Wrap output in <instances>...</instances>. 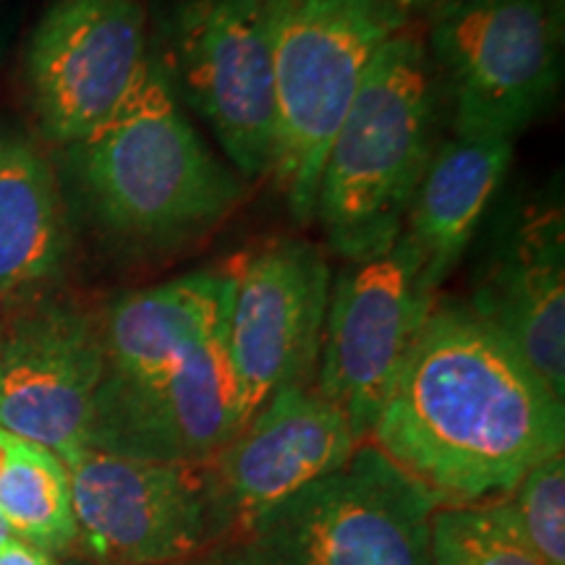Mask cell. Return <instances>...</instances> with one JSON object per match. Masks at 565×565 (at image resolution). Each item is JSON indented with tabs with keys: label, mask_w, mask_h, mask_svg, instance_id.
Listing matches in <instances>:
<instances>
[{
	"label": "cell",
	"mask_w": 565,
	"mask_h": 565,
	"mask_svg": "<svg viewBox=\"0 0 565 565\" xmlns=\"http://www.w3.org/2000/svg\"><path fill=\"white\" fill-rule=\"evenodd\" d=\"M150 55L242 179H270L273 55L259 0H152Z\"/></svg>",
	"instance_id": "5b68a950"
},
{
	"label": "cell",
	"mask_w": 565,
	"mask_h": 565,
	"mask_svg": "<svg viewBox=\"0 0 565 565\" xmlns=\"http://www.w3.org/2000/svg\"><path fill=\"white\" fill-rule=\"evenodd\" d=\"M561 207L532 212L471 299L529 370L565 401V257Z\"/></svg>",
	"instance_id": "9a60e30c"
},
{
	"label": "cell",
	"mask_w": 565,
	"mask_h": 565,
	"mask_svg": "<svg viewBox=\"0 0 565 565\" xmlns=\"http://www.w3.org/2000/svg\"><path fill=\"white\" fill-rule=\"evenodd\" d=\"M511 162L513 141L454 137L435 147L404 228L435 291L456 270Z\"/></svg>",
	"instance_id": "e0dca14e"
},
{
	"label": "cell",
	"mask_w": 565,
	"mask_h": 565,
	"mask_svg": "<svg viewBox=\"0 0 565 565\" xmlns=\"http://www.w3.org/2000/svg\"><path fill=\"white\" fill-rule=\"evenodd\" d=\"M370 440L437 503L475 505L563 454L565 408L471 307L437 301Z\"/></svg>",
	"instance_id": "6da1fadb"
},
{
	"label": "cell",
	"mask_w": 565,
	"mask_h": 565,
	"mask_svg": "<svg viewBox=\"0 0 565 565\" xmlns=\"http://www.w3.org/2000/svg\"><path fill=\"white\" fill-rule=\"evenodd\" d=\"M105 377L100 324L40 303L0 328V429L66 461L87 448Z\"/></svg>",
	"instance_id": "7c38bea8"
},
{
	"label": "cell",
	"mask_w": 565,
	"mask_h": 565,
	"mask_svg": "<svg viewBox=\"0 0 565 565\" xmlns=\"http://www.w3.org/2000/svg\"><path fill=\"white\" fill-rule=\"evenodd\" d=\"M435 303L406 233L377 257L345 263L330 282L312 387L349 416L362 443Z\"/></svg>",
	"instance_id": "ba28073f"
},
{
	"label": "cell",
	"mask_w": 565,
	"mask_h": 565,
	"mask_svg": "<svg viewBox=\"0 0 565 565\" xmlns=\"http://www.w3.org/2000/svg\"><path fill=\"white\" fill-rule=\"evenodd\" d=\"M6 437H9V433L0 429V461H3V454H6Z\"/></svg>",
	"instance_id": "484cf974"
},
{
	"label": "cell",
	"mask_w": 565,
	"mask_h": 565,
	"mask_svg": "<svg viewBox=\"0 0 565 565\" xmlns=\"http://www.w3.org/2000/svg\"><path fill=\"white\" fill-rule=\"evenodd\" d=\"M513 511L547 565H565V458L550 456L515 484Z\"/></svg>",
	"instance_id": "44dd1931"
},
{
	"label": "cell",
	"mask_w": 565,
	"mask_h": 565,
	"mask_svg": "<svg viewBox=\"0 0 565 565\" xmlns=\"http://www.w3.org/2000/svg\"><path fill=\"white\" fill-rule=\"evenodd\" d=\"M147 58V0H53L26 45L42 131L58 145H79L121 108Z\"/></svg>",
	"instance_id": "8fae6325"
},
{
	"label": "cell",
	"mask_w": 565,
	"mask_h": 565,
	"mask_svg": "<svg viewBox=\"0 0 565 565\" xmlns=\"http://www.w3.org/2000/svg\"><path fill=\"white\" fill-rule=\"evenodd\" d=\"M105 380L154 383L223 335L221 270L189 273L124 294L100 322Z\"/></svg>",
	"instance_id": "2e32d148"
},
{
	"label": "cell",
	"mask_w": 565,
	"mask_h": 565,
	"mask_svg": "<svg viewBox=\"0 0 565 565\" xmlns=\"http://www.w3.org/2000/svg\"><path fill=\"white\" fill-rule=\"evenodd\" d=\"M223 278V335L244 424L280 387L315 385L330 267L315 244L280 238L246 252Z\"/></svg>",
	"instance_id": "9c48e42d"
},
{
	"label": "cell",
	"mask_w": 565,
	"mask_h": 565,
	"mask_svg": "<svg viewBox=\"0 0 565 565\" xmlns=\"http://www.w3.org/2000/svg\"><path fill=\"white\" fill-rule=\"evenodd\" d=\"M561 40L545 0H448L429 11L424 47L456 137L526 131L557 95Z\"/></svg>",
	"instance_id": "8992f818"
},
{
	"label": "cell",
	"mask_w": 565,
	"mask_h": 565,
	"mask_svg": "<svg viewBox=\"0 0 565 565\" xmlns=\"http://www.w3.org/2000/svg\"><path fill=\"white\" fill-rule=\"evenodd\" d=\"M9 540H13V532L9 529V524L0 519V545H3V542H9Z\"/></svg>",
	"instance_id": "d4e9b609"
},
{
	"label": "cell",
	"mask_w": 565,
	"mask_h": 565,
	"mask_svg": "<svg viewBox=\"0 0 565 565\" xmlns=\"http://www.w3.org/2000/svg\"><path fill=\"white\" fill-rule=\"evenodd\" d=\"M437 82L424 40L401 30L374 53L324 154L315 221L343 263L398 242L435 152Z\"/></svg>",
	"instance_id": "3957f363"
},
{
	"label": "cell",
	"mask_w": 565,
	"mask_h": 565,
	"mask_svg": "<svg viewBox=\"0 0 565 565\" xmlns=\"http://www.w3.org/2000/svg\"><path fill=\"white\" fill-rule=\"evenodd\" d=\"M550 19H553L555 30L563 34V24H565V0H545Z\"/></svg>",
	"instance_id": "cb8c5ba5"
},
{
	"label": "cell",
	"mask_w": 565,
	"mask_h": 565,
	"mask_svg": "<svg viewBox=\"0 0 565 565\" xmlns=\"http://www.w3.org/2000/svg\"><path fill=\"white\" fill-rule=\"evenodd\" d=\"M0 565H58V563H55V557L51 553H45V550L34 547L30 542L13 536V540L0 545Z\"/></svg>",
	"instance_id": "7402d4cb"
},
{
	"label": "cell",
	"mask_w": 565,
	"mask_h": 565,
	"mask_svg": "<svg viewBox=\"0 0 565 565\" xmlns=\"http://www.w3.org/2000/svg\"><path fill=\"white\" fill-rule=\"evenodd\" d=\"M74 150L89 207L131 242L202 236L244 200L242 175L196 134L152 55L121 108Z\"/></svg>",
	"instance_id": "7a4b0ae2"
},
{
	"label": "cell",
	"mask_w": 565,
	"mask_h": 565,
	"mask_svg": "<svg viewBox=\"0 0 565 565\" xmlns=\"http://www.w3.org/2000/svg\"><path fill=\"white\" fill-rule=\"evenodd\" d=\"M362 445L349 416L312 385L280 387L210 461L221 513L244 532Z\"/></svg>",
	"instance_id": "4fadbf2b"
},
{
	"label": "cell",
	"mask_w": 565,
	"mask_h": 565,
	"mask_svg": "<svg viewBox=\"0 0 565 565\" xmlns=\"http://www.w3.org/2000/svg\"><path fill=\"white\" fill-rule=\"evenodd\" d=\"M68 225L51 162L0 134V303L24 301L63 270Z\"/></svg>",
	"instance_id": "ac0fdd59"
},
{
	"label": "cell",
	"mask_w": 565,
	"mask_h": 565,
	"mask_svg": "<svg viewBox=\"0 0 565 565\" xmlns=\"http://www.w3.org/2000/svg\"><path fill=\"white\" fill-rule=\"evenodd\" d=\"M238 565H267V563L259 561V557H257V561H242Z\"/></svg>",
	"instance_id": "4316f807"
},
{
	"label": "cell",
	"mask_w": 565,
	"mask_h": 565,
	"mask_svg": "<svg viewBox=\"0 0 565 565\" xmlns=\"http://www.w3.org/2000/svg\"><path fill=\"white\" fill-rule=\"evenodd\" d=\"M68 471L76 540L108 565H181L221 513L210 463L150 461L82 448Z\"/></svg>",
	"instance_id": "30bf717a"
},
{
	"label": "cell",
	"mask_w": 565,
	"mask_h": 565,
	"mask_svg": "<svg viewBox=\"0 0 565 565\" xmlns=\"http://www.w3.org/2000/svg\"><path fill=\"white\" fill-rule=\"evenodd\" d=\"M0 519L13 536L51 555L76 542L66 466L53 450L11 433L0 461Z\"/></svg>",
	"instance_id": "d6986e66"
},
{
	"label": "cell",
	"mask_w": 565,
	"mask_h": 565,
	"mask_svg": "<svg viewBox=\"0 0 565 565\" xmlns=\"http://www.w3.org/2000/svg\"><path fill=\"white\" fill-rule=\"evenodd\" d=\"M437 498L374 445L267 513L257 526L267 565H435Z\"/></svg>",
	"instance_id": "52a82bcc"
},
{
	"label": "cell",
	"mask_w": 565,
	"mask_h": 565,
	"mask_svg": "<svg viewBox=\"0 0 565 565\" xmlns=\"http://www.w3.org/2000/svg\"><path fill=\"white\" fill-rule=\"evenodd\" d=\"M435 565H547L511 503L437 508L429 521Z\"/></svg>",
	"instance_id": "ffe728a7"
},
{
	"label": "cell",
	"mask_w": 565,
	"mask_h": 565,
	"mask_svg": "<svg viewBox=\"0 0 565 565\" xmlns=\"http://www.w3.org/2000/svg\"><path fill=\"white\" fill-rule=\"evenodd\" d=\"M448 3V0H395V6H398V11L404 13L406 19L416 17V13H429L435 11L437 6Z\"/></svg>",
	"instance_id": "603a6c76"
},
{
	"label": "cell",
	"mask_w": 565,
	"mask_h": 565,
	"mask_svg": "<svg viewBox=\"0 0 565 565\" xmlns=\"http://www.w3.org/2000/svg\"><path fill=\"white\" fill-rule=\"evenodd\" d=\"M273 55L270 179L296 221H315L324 154L374 53L406 30L395 0H259Z\"/></svg>",
	"instance_id": "277c9868"
},
{
	"label": "cell",
	"mask_w": 565,
	"mask_h": 565,
	"mask_svg": "<svg viewBox=\"0 0 565 565\" xmlns=\"http://www.w3.org/2000/svg\"><path fill=\"white\" fill-rule=\"evenodd\" d=\"M242 433L225 335L154 383L103 377L87 448L173 463H210Z\"/></svg>",
	"instance_id": "5bb4252c"
}]
</instances>
